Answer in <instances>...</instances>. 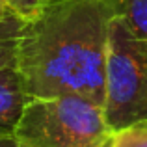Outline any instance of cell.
<instances>
[{"instance_id":"cell-1","label":"cell","mask_w":147,"mask_h":147,"mask_svg":"<svg viewBox=\"0 0 147 147\" xmlns=\"http://www.w3.org/2000/svg\"><path fill=\"white\" fill-rule=\"evenodd\" d=\"M117 0H52L17 37L28 97L78 95L102 106L110 21Z\"/></svg>"},{"instance_id":"cell-2","label":"cell","mask_w":147,"mask_h":147,"mask_svg":"<svg viewBox=\"0 0 147 147\" xmlns=\"http://www.w3.org/2000/svg\"><path fill=\"white\" fill-rule=\"evenodd\" d=\"M112 134L102 106L78 95L28 99L13 130L17 147H99Z\"/></svg>"},{"instance_id":"cell-3","label":"cell","mask_w":147,"mask_h":147,"mask_svg":"<svg viewBox=\"0 0 147 147\" xmlns=\"http://www.w3.org/2000/svg\"><path fill=\"white\" fill-rule=\"evenodd\" d=\"M102 114L114 132L147 119V39L117 15L108 28Z\"/></svg>"},{"instance_id":"cell-4","label":"cell","mask_w":147,"mask_h":147,"mask_svg":"<svg viewBox=\"0 0 147 147\" xmlns=\"http://www.w3.org/2000/svg\"><path fill=\"white\" fill-rule=\"evenodd\" d=\"M28 99L17 67L0 69V130L13 132Z\"/></svg>"},{"instance_id":"cell-5","label":"cell","mask_w":147,"mask_h":147,"mask_svg":"<svg viewBox=\"0 0 147 147\" xmlns=\"http://www.w3.org/2000/svg\"><path fill=\"white\" fill-rule=\"evenodd\" d=\"M52 0H0V39H17Z\"/></svg>"},{"instance_id":"cell-6","label":"cell","mask_w":147,"mask_h":147,"mask_svg":"<svg viewBox=\"0 0 147 147\" xmlns=\"http://www.w3.org/2000/svg\"><path fill=\"white\" fill-rule=\"evenodd\" d=\"M117 17L136 37L147 39V0H117Z\"/></svg>"},{"instance_id":"cell-7","label":"cell","mask_w":147,"mask_h":147,"mask_svg":"<svg viewBox=\"0 0 147 147\" xmlns=\"http://www.w3.org/2000/svg\"><path fill=\"white\" fill-rule=\"evenodd\" d=\"M112 147H147V119L115 130Z\"/></svg>"},{"instance_id":"cell-8","label":"cell","mask_w":147,"mask_h":147,"mask_svg":"<svg viewBox=\"0 0 147 147\" xmlns=\"http://www.w3.org/2000/svg\"><path fill=\"white\" fill-rule=\"evenodd\" d=\"M17 61V39H0V69L15 67Z\"/></svg>"},{"instance_id":"cell-9","label":"cell","mask_w":147,"mask_h":147,"mask_svg":"<svg viewBox=\"0 0 147 147\" xmlns=\"http://www.w3.org/2000/svg\"><path fill=\"white\" fill-rule=\"evenodd\" d=\"M0 147H17V140H15L13 132L0 130Z\"/></svg>"},{"instance_id":"cell-10","label":"cell","mask_w":147,"mask_h":147,"mask_svg":"<svg viewBox=\"0 0 147 147\" xmlns=\"http://www.w3.org/2000/svg\"><path fill=\"white\" fill-rule=\"evenodd\" d=\"M112 136H114V134H112ZM99 147H112V138H110V140H106L104 144H100Z\"/></svg>"}]
</instances>
